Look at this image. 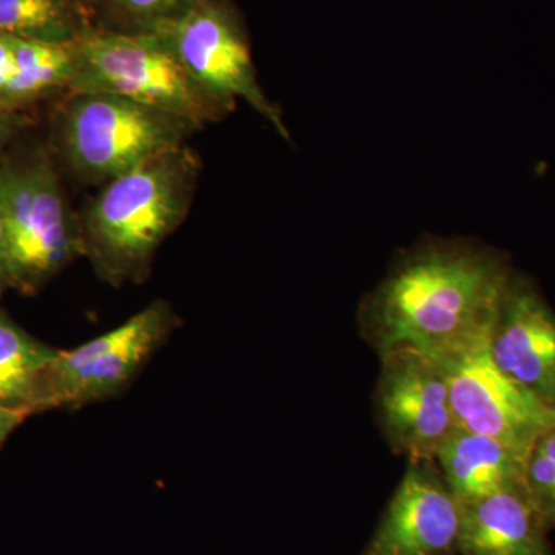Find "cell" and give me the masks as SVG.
<instances>
[{"label": "cell", "mask_w": 555, "mask_h": 555, "mask_svg": "<svg viewBox=\"0 0 555 555\" xmlns=\"http://www.w3.org/2000/svg\"><path fill=\"white\" fill-rule=\"evenodd\" d=\"M20 122L21 119L16 112H10V109L0 107V152L9 144L13 134L16 133Z\"/></svg>", "instance_id": "obj_21"}, {"label": "cell", "mask_w": 555, "mask_h": 555, "mask_svg": "<svg viewBox=\"0 0 555 555\" xmlns=\"http://www.w3.org/2000/svg\"><path fill=\"white\" fill-rule=\"evenodd\" d=\"M28 416H30V414H27V412L0 406V449L3 448V444L9 440L11 434H13Z\"/></svg>", "instance_id": "obj_20"}, {"label": "cell", "mask_w": 555, "mask_h": 555, "mask_svg": "<svg viewBox=\"0 0 555 555\" xmlns=\"http://www.w3.org/2000/svg\"><path fill=\"white\" fill-rule=\"evenodd\" d=\"M100 7L115 27L107 30L153 33L177 20L192 0H89Z\"/></svg>", "instance_id": "obj_17"}, {"label": "cell", "mask_w": 555, "mask_h": 555, "mask_svg": "<svg viewBox=\"0 0 555 555\" xmlns=\"http://www.w3.org/2000/svg\"><path fill=\"white\" fill-rule=\"evenodd\" d=\"M0 221L10 288L21 294L35 295L83 257L79 215L69 208L46 156L0 166Z\"/></svg>", "instance_id": "obj_5"}, {"label": "cell", "mask_w": 555, "mask_h": 555, "mask_svg": "<svg viewBox=\"0 0 555 555\" xmlns=\"http://www.w3.org/2000/svg\"><path fill=\"white\" fill-rule=\"evenodd\" d=\"M199 171L184 145L102 185L79 222L83 257L104 283L147 280L159 247L188 217Z\"/></svg>", "instance_id": "obj_2"}, {"label": "cell", "mask_w": 555, "mask_h": 555, "mask_svg": "<svg viewBox=\"0 0 555 555\" xmlns=\"http://www.w3.org/2000/svg\"><path fill=\"white\" fill-rule=\"evenodd\" d=\"M57 350L0 309V406L36 414L40 383Z\"/></svg>", "instance_id": "obj_14"}, {"label": "cell", "mask_w": 555, "mask_h": 555, "mask_svg": "<svg viewBox=\"0 0 555 555\" xmlns=\"http://www.w3.org/2000/svg\"><path fill=\"white\" fill-rule=\"evenodd\" d=\"M181 324L171 302L155 299L118 327L73 349L57 350L40 383L36 414L122 396Z\"/></svg>", "instance_id": "obj_6"}, {"label": "cell", "mask_w": 555, "mask_h": 555, "mask_svg": "<svg viewBox=\"0 0 555 555\" xmlns=\"http://www.w3.org/2000/svg\"><path fill=\"white\" fill-rule=\"evenodd\" d=\"M489 343L443 364L460 429L505 441L529 455L555 427V409L500 371Z\"/></svg>", "instance_id": "obj_9"}, {"label": "cell", "mask_w": 555, "mask_h": 555, "mask_svg": "<svg viewBox=\"0 0 555 555\" xmlns=\"http://www.w3.org/2000/svg\"><path fill=\"white\" fill-rule=\"evenodd\" d=\"M196 129L163 109L104 93H72L60 119L65 163L82 182L104 185L188 145Z\"/></svg>", "instance_id": "obj_4"}, {"label": "cell", "mask_w": 555, "mask_h": 555, "mask_svg": "<svg viewBox=\"0 0 555 555\" xmlns=\"http://www.w3.org/2000/svg\"><path fill=\"white\" fill-rule=\"evenodd\" d=\"M514 270L502 255L466 244L409 255L371 295L364 334L379 356L412 347L437 363L486 346Z\"/></svg>", "instance_id": "obj_1"}, {"label": "cell", "mask_w": 555, "mask_h": 555, "mask_svg": "<svg viewBox=\"0 0 555 555\" xmlns=\"http://www.w3.org/2000/svg\"><path fill=\"white\" fill-rule=\"evenodd\" d=\"M488 347L500 371L555 409V312L529 278L511 276Z\"/></svg>", "instance_id": "obj_11"}, {"label": "cell", "mask_w": 555, "mask_h": 555, "mask_svg": "<svg viewBox=\"0 0 555 555\" xmlns=\"http://www.w3.org/2000/svg\"><path fill=\"white\" fill-rule=\"evenodd\" d=\"M525 491L547 531L555 528V427L537 440L525 470Z\"/></svg>", "instance_id": "obj_18"}, {"label": "cell", "mask_w": 555, "mask_h": 555, "mask_svg": "<svg viewBox=\"0 0 555 555\" xmlns=\"http://www.w3.org/2000/svg\"><path fill=\"white\" fill-rule=\"evenodd\" d=\"M153 33L215 98L230 108L246 101L288 139L280 109L259 86L246 30L230 0H192L177 20Z\"/></svg>", "instance_id": "obj_7"}, {"label": "cell", "mask_w": 555, "mask_h": 555, "mask_svg": "<svg viewBox=\"0 0 555 555\" xmlns=\"http://www.w3.org/2000/svg\"><path fill=\"white\" fill-rule=\"evenodd\" d=\"M462 503L434 460H409L406 473L363 555H444L456 550Z\"/></svg>", "instance_id": "obj_10"}, {"label": "cell", "mask_w": 555, "mask_h": 555, "mask_svg": "<svg viewBox=\"0 0 555 555\" xmlns=\"http://www.w3.org/2000/svg\"><path fill=\"white\" fill-rule=\"evenodd\" d=\"M16 76L11 82L3 107L10 112L27 107L51 93L69 90L75 79V43L46 42L13 36Z\"/></svg>", "instance_id": "obj_15"}, {"label": "cell", "mask_w": 555, "mask_h": 555, "mask_svg": "<svg viewBox=\"0 0 555 555\" xmlns=\"http://www.w3.org/2000/svg\"><path fill=\"white\" fill-rule=\"evenodd\" d=\"M547 529L525 488L462 503L456 550L463 555H553Z\"/></svg>", "instance_id": "obj_12"}, {"label": "cell", "mask_w": 555, "mask_h": 555, "mask_svg": "<svg viewBox=\"0 0 555 555\" xmlns=\"http://www.w3.org/2000/svg\"><path fill=\"white\" fill-rule=\"evenodd\" d=\"M377 409L390 447L409 460H434L459 429L447 371L412 347L382 356Z\"/></svg>", "instance_id": "obj_8"}, {"label": "cell", "mask_w": 555, "mask_h": 555, "mask_svg": "<svg viewBox=\"0 0 555 555\" xmlns=\"http://www.w3.org/2000/svg\"><path fill=\"white\" fill-rule=\"evenodd\" d=\"M72 93H104L163 109L196 129L232 112L204 89L155 33L94 28L76 42Z\"/></svg>", "instance_id": "obj_3"}, {"label": "cell", "mask_w": 555, "mask_h": 555, "mask_svg": "<svg viewBox=\"0 0 555 555\" xmlns=\"http://www.w3.org/2000/svg\"><path fill=\"white\" fill-rule=\"evenodd\" d=\"M528 456L496 438L456 429L436 456L438 469L460 503L525 488Z\"/></svg>", "instance_id": "obj_13"}, {"label": "cell", "mask_w": 555, "mask_h": 555, "mask_svg": "<svg viewBox=\"0 0 555 555\" xmlns=\"http://www.w3.org/2000/svg\"><path fill=\"white\" fill-rule=\"evenodd\" d=\"M7 288H10L9 258H7L5 233H3L2 221H0V298Z\"/></svg>", "instance_id": "obj_22"}, {"label": "cell", "mask_w": 555, "mask_h": 555, "mask_svg": "<svg viewBox=\"0 0 555 555\" xmlns=\"http://www.w3.org/2000/svg\"><path fill=\"white\" fill-rule=\"evenodd\" d=\"M13 36L0 31V107H3L11 82L16 76ZM7 109V108H5Z\"/></svg>", "instance_id": "obj_19"}, {"label": "cell", "mask_w": 555, "mask_h": 555, "mask_svg": "<svg viewBox=\"0 0 555 555\" xmlns=\"http://www.w3.org/2000/svg\"><path fill=\"white\" fill-rule=\"evenodd\" d=\"M89 0H0V31L17 38L75 43L93 31Z\"/></svg>", "instance_id": "obj_16"}]
</instances>
